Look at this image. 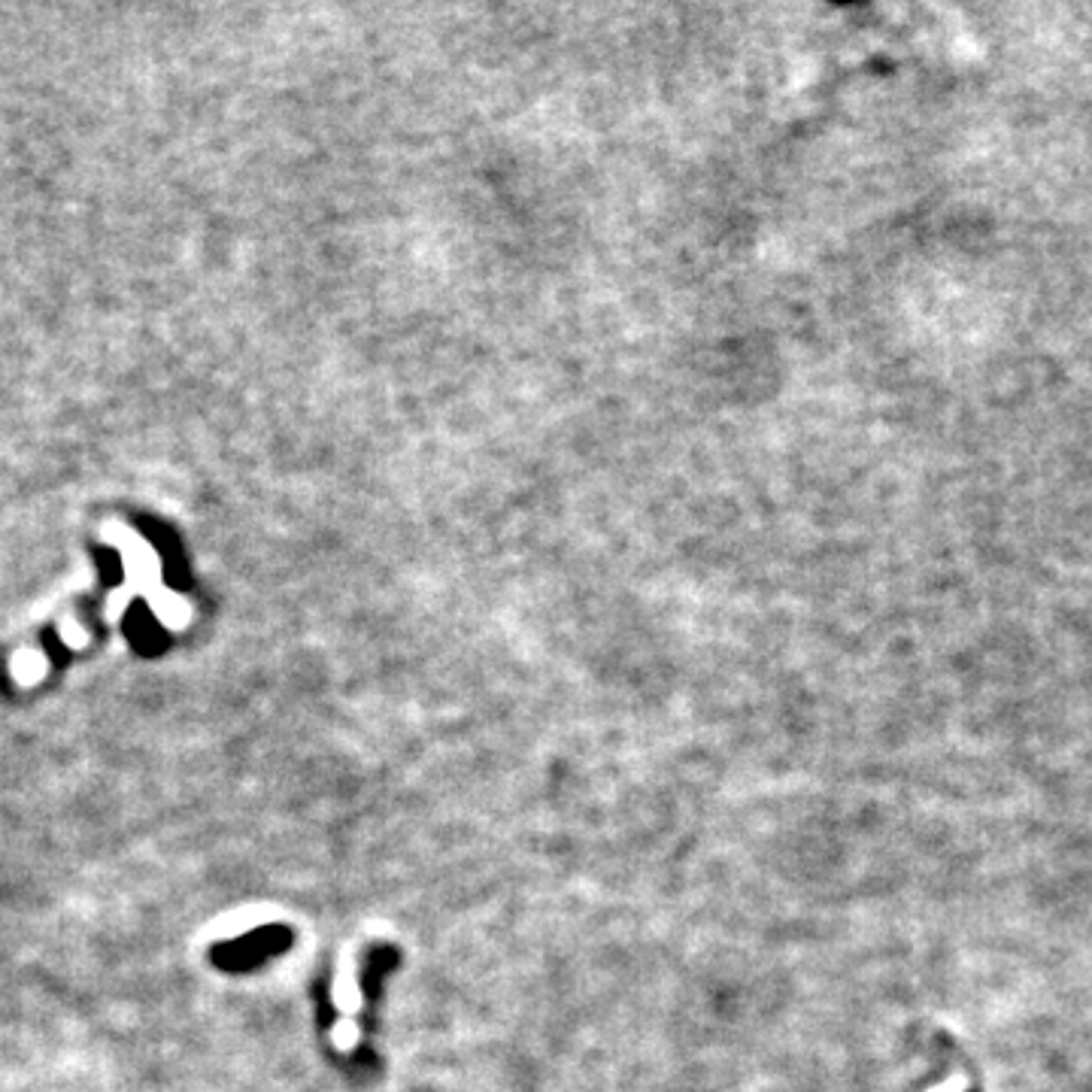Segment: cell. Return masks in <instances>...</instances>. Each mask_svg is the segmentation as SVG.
I'll return each instance as SVG.
<instances>
[{
    "label": "cell",
    "mask_w": 1092,
    "mask_h": 1092,
    "mask_svg": "<svg viewBox=\"0 0 1092 1092\" xmlns=\"http://www.w3.org/2000/svg\"><path fill=\"white\" fill-rule=\"evenodd\" d=\"M288 947H292V932L288 928L264 926L250 932V935H243V938L222 944L213 953V959L225 972H250V968H259L264 962H271L273 956L285 953Z\"/></svg>",
    "instance_id": "6da1fadb"
}]
</instances>
